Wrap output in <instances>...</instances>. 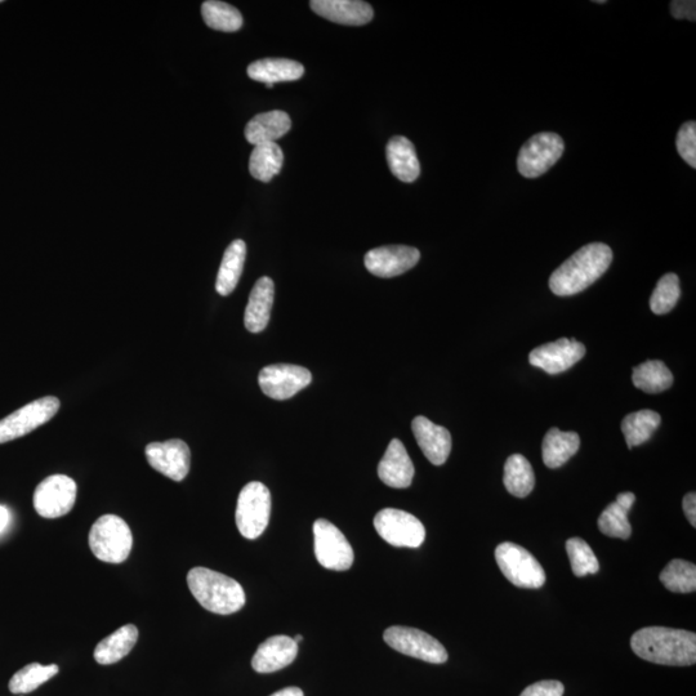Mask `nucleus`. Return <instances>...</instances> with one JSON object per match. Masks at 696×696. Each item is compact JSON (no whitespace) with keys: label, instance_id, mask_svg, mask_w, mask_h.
Listing matches in <instances>:
<instances>
[{"label":"nucleus","instance_id":"c756f323","mask_svg":"<svg viewBox=\"0 0 696 696\" xmlns=\"http://www.w3.org/2000/svg\"><path fill=\"white\" fill-rule=\"evenodd\" d=\"M632 382L646 394H659L671 388L673 374L660 360H649L633 369Z\"/></svg>","mask_w":696,"mask_h":696},{"label":"nucleus","instance_id":"c9c22d12","mask_svg":"<svg viewBox=\"0 0 696 696\" xmlns=\"http://www.w3.org/2000/svg\"><path fill=\"white\" fill-rule=\"evenodd\" d=\"M566 552H568L571 569L575 577H586L588 574L599 573V560L592 551L590 544L580 538H571L566 542Z\"/></svg>","mask_w":696,"mask_h":696},{"label":"nucleus","instance_id":"f3484780","mask_svg":"<svg viewBox=\"0 0 696 696\" xmlns=\"http://www.w3.org/2000/svg\"><path fill=\"white\" fill-rule=\"evenodd\" d=\"M412 430L428 461L435 466H441L448 461L452 452V435L445 427L437 426L430 419L419 416L413 419Z\"/></svg>","mask_w":696,"mask_h":696},{"label":"nucleus","instance_id":"6e6552de","mask_svg":"<svg viewBox=\"0 0 696 696\" xmlns=\"http://www.w3.org/2000/svg\"><path fill=\"white\" fill-rule=\"evenodd\" d=\"M374 528L379 537L394 547H421L426 539V529L416 516L410 513L385 508L374 517Z\"/></svg>","mask_w":696,"mask_h":696},{"label":"nucleus","instance_id":"2eb2a0df","mask_svg":"<svg viewBox=\"0 0 696 696\" xmlns=\"http://www.w3.org/2000/svg\"><path fill=\"white\" fill-rule=\"evenodd\" d=\"M421 260L417 248L408 245H387L365 254V267L378 278L390 279L412 270Z\"/></svg>","mask_w":696,"mask_h":696},{"label":"nucleus","instance_id":"72a5a7b5","mask_svg":"<svg viewBox=\"0 0 696 696\" xmlns=\"http://www.w3.org/2000/svg\"><path fill=\"white\" fill-rule=\"evenodd\" d=\"M60 671L56 664L51 666H42L39 663H31L20 669L15 676L11 678L10 691L12 694H29L31 691L37 690L38 687L46 684L47 681L55 677Z\"/></svg>","mask_w":696,"mask_h":696},{"label":"nucleus","instance_id":"dca6fc26","mask_svg":"<svg viewBox=\"0 0 696 696\" xmlns=\"http://www.w3.org/2000/svg\"><path fill=\"white\" fill-rule=\"evenodd\" d=\"M586 355V346L575 339L561 338L559 341L534 348L529 363L548 374H560L577 364Z\"/></svg>","mask_w":696,"mask_h":696},{"label":"nucleus","instance_id":"393cba45","mask_svg":"<svg viewBox=\"0 0 696 696\" xmlns=\"http://www.w3.org/2000/svg\"><path fill=\"white\" fill-rule=\"evenodd\" d=\"M635 502L636 495L633 493L618 494L617 501L610 503L597 521L600 532L611 538L628 539L631 537L632 528L628 521V512L631 511Z\"/></svg>","mask_w":696,"mask_h":696},{"label":"nucleus","instance_id":"20e7f679","mask_svg":"<svg viewBox=\"0 0 696 696\" xmlns=\"http://www.w3.org/2000/svg\"><path fill=\"white\" fill-rule=\"evenodd\" d=\"M133 535L122 517L105 515L93 524L89 547L98 560L122 564L131 555Z\"/></svg>","mask_w":696,"mask_h":696},{"label":"nucleus","instance_id":"a878e982","mask_svg":"<svg viewBox=\"0 0 696 696\" xmlns=\"http://www.w3.org/2000/svg\"><path fill=\"white\" fill-rule=\"evenodd\" d=\"M138 640V629L133 624H127L111 633L96 646L95 660L102 666H109L126 658L135 648Z\"/></svg>","mask_w":696,"mask_h":696},{"label":"nucleus","instance_id":"cd10ccee","mask_svg":"<svg viewBox=\"0 0 696 696\" xmlns=\"http://www.w3.org/2000/svg\"><path fill=\"white\" fill-rule=\"evenodd\" d=\"M245 258H247V245L243 240H235L223 254L220 271H218L216 290L221 296H229L234 292L240 278H242Z\"/></svg>","mask_w":696,"mask_h":696},{"label":"nucleus","instance_id":"aec40b11","mask_svg":"<svg viewBox=\"0 0 696 696\" xmlns=\"http://www.w3.org/2000/svg\"><path fill=\"white\" fill-rule=\"evenodd\" d=\"M378 476L390 488L405 489L412 485L414 464L405 446L394 439L378 464Z\"/></svg>","mask_w":696,"mask_h":696},{"label":"nucleus","instance_id":"58836bf2","mask_svg":"<svg viewBox=\"0 0 696 696\" xmlns=\"http://www.w3.org/2000/svg\"><path fill=\"white\" fill-rule=\"evenodd\" d=\"M564 693L565 687L560 681H541L526 687L520 696H562Z\"/></svg>","mask_w":696,"mask_h":696},{"label":"nucleus","instance_id":"473e14b6","mask_svg":"<svg viewBox=\"0 0 696 696\" xmlns=\"http://www.w3.org/2000/svg\"><path fill=\"white\" fill-rule=\"evenodd\" d=\"M202 15L205 24L209 28L225 33H235L242 29L243 16L235 7L230 4L208 0L202 6Z\"/></svg>","mask_w":696,"mask_h":696},{"label":"nucleus","instance_id":"79ce46f5","mask_svg":"<svg viewBox=\"0 0 696 696\" xmlns=\"http://www.w3.org/2000/svg\"><path fill=\"white\" fill-rule=\"evenodd\" d=\"M8 524H10V511L4 506H0V533L6 530Z\"/></svg>","mask_w":696,"mask_h":696},{"label":"nucleus","instance_id":"a211bd4d","mask_svg":"<svg viewBox=\"0 0 696 696\" xmlns=\"http://www.w3.org/2000/svg\"><path fill=\"white\" fill-rule=\"evenodd\" d=\"M312 11L336 24L361 26L373 20L370 4L360 0H312Z\"/></svg>","mask_w":696,"mask_h":696},{"label":"nucleus","instance_id":"e433bc0d","mask_svg":"<svg viewBox=\"0 0 696 696\" xmlns=\"http://www.w3.org/2000/svg\"><path fill=\"white\" fill-rule=\"evenodd\" d=\"M681 297L680 279L676 274H666L658 281L650 298V309L655 315H666L675 309Z\"/></svg>","mask_w":696,"mask_h":696},{"label":"nucleus","instance_id":"39448f33","mask_svg":"<svg viewBox=\"0 0 696 696\" xmlns=\"http://www.w3.org/2000/svg\"><path fill=\"white\" fill-rule=\"evenodd\" d=\"M271 493L258 481L244 486L236 506V525L240 534L247 539H257L265 532L271 515Z\"/></svg>","mask_w":696,"mask_h":696},{"label":"nucleus","instance_id":"f8f14e48","mask_svg":"<svg viewBox=\"0 0 696 696\" xmlns=\"http://www.w3.org/2000/svg\"><path fill=\"white\" fill-rule=\"evenodd\" d=\"M78 488L69 476L53 475L44 479L34 492V508L44 519L68 515L77 501Z\"/></svg>","mask_w":696,"mask_h":696},{"label":"nucleus","instance_id":"9b49d317","mask_svg":"<svg viewBox=\"0 0 696 696\" xmlns=\"http://www.w3.org/2000/svg\"><path fill=\"white\" fill-rule=\"evenodd\" d=\"M314 538L316 559L325 569L345 571L354 564L355 555L351 544L332 522L316 520Z\"/></svg>","mask_w":696,"mask_h":696},{"label":"nucleus","instance_id":"f03ea898","mask_svg":"<svg viewBox=\"0 0 696 696\" xmlns=\"http://www.w3.org/2000/svg\"><path fill=\"white\" fill-rule=\"evenodd\" d=\"M613 251L604 243L584 245L568 261L562 263L550 278L553 294L560 297L574 296L591 287L609 270Z\"/></svg>","mask_w":696,"mask_h":696},{"label":"nucleus","instance_id":"9d476101","mask_svg":"<svg viewBox=\"0 0 696 696\" xmlns=\"http://www.w3.org/2000/svg\"><path fill=\"white\" fill-rule=\"evenodd\" d=\"M383 638L390 648L408 657L432 664H443L448 660V651L444 646L421 629L390 627L383 633Z\"/></svg>","mask_w":696,"mask_h":696},{"label":"nucleus","instance_id":"1a4fd4ad","mask_svg":"<svg viewBox=\"0 0 696 696\" xmlns=\"http://www.w3.org/2000/svg\"><path fill=\"white\" fill-rule=\"evenodd\" d=\"M564 150V140L556 133H538L521 147L517 168L526 178L541 177L559 162Z\"/></svg>","mask_w":696,"mask_h":696},{"label":"nucleus","instance_id":"412c9836","mask_svg":"<svg viewBox=\"0 0 696 696\" xmlns=\"http://www.w3.org/2000/svg\"><path fill=\"white\" fill-rule=\"evenodd\" d=\"M274 298V281L263 276L254 285L251 296H249L247 309H245L244 324L249 332L260 333L269 325Z\"/></svg>","mask_w":696,"mask_h":696},{"label":"nucleus","instance_id":"4be33fe9","mask_svg":"<svg viewBox=\"0 0 696 696\" xmlns=\"http://www.w3.org/2000/svg\"><path fill=\"white\" fill-rule=\"evenodd\" d=\"M292 120L285 111L274 110L254 116L245 127L244 135L253 146L271 144L287 135Z\"/></svg>","mask_w":696,"mask_h":696},{"label":"nucleus","instance_id":"4468645a","mask_svg":"<svg viewBox=\"0 0 696 696\" xmlns=\"http://www.w3.org/2000/svg\"><path fill=\"white\" fill-rule=\"evenodd\" d=\"M145 453L150 466L168 479L180 483L189 475L191 452L185 441L173 439L151 443L146 446Z\"/></svg>","mask_w":696,"mask_h":696},{"label":"nucleus","instance_id":"2f4dec72","mask_svg":"<svg viewBox=\"0 0 696 696\" xmlns=\"http://www.w3.org/2000/svg\"><path fill=\"white\" fill-rule=\"evenodd\" d=\"M660 423H662V418L654 410L646 409L628 414L622 422V431L626 437L628 448H635V446L650 440V437L658 430Z\"/></svg>","mask_w":696,"mask_h":696},{"label":"nucleus","instance_id":"a19ab883","mask_svg":"<svg viewBox=\"0 0 696 696\" xmlns=\"http://www.w3.org/2000/svg\"><path fill=\"white\" fill-rule=\"evenodd\" d=\"M682 506H684V511L686 513L687 520H689L691 526L693 528H696V495L695 493H689L685 495L684 502H682Z\"/></svg>","mask_w":696,"mask_h":696},{"label":"nucleus","instance_id":"bb28decb","mask_svg":"<svg viewBox=\"0 0 696 696\" xmlns=\"http://www.w3.org/2000/svg\"><path fill=\"white\" fill-rule=\"evenodd\" d=\"M580 437L577 432H562L551 428L543 440V462L548 468H560L578 453Z\"/></svg>","mask_w":696,"mask_h":696},{"label":"nucleus","instance_id":"37998d69","mask_svg":"<svg viewBox=\"0 0 696 696\" xmlns=\"http://www.w3.org/2000/svg\"><path fill=\"white\" fill-rule=\"evenodd\" d=\"M271 696H305L303 695V691L301 689H298V687H287V689H283L278 691V693L272 694Z\"/></svg>","mask_w":696,"mask_h":696},{"label":"nucleus","instance_id":"c85d7f7f","mask_svg":"<svg viewBox=\"0 0 696 696\" xmlns=\"http://www.w3.org/2000/svg\"><path fill=\"white\" fill-rule=\"evenodd\" d=\"M504 486L513 497L525 498L533 492L535 475L532 464L521 454H513L504 464Z\"/></svg>","mask_w":696,"mask_h":696},{"label":"nucleus","instance_id":"b1692460","mask_svg":"<svg viewBox=\"0 0 696 696\" xmlns=\"http://www.w3.org/2000/svg\"><path fill=\"white\" fill-rule=\"evenodd\" d=\"M386 153L388 167L397 180L406 184L417 180L421 174V164H419L416 149L408 138L400 136L391 138Z\"/></svg>","mask_w":696,"mask_h":696},{"label":"nucleus","instance_id":"ddd939ff","mask_svg":"<svg viewBox=\"0 0 696 696\" xmlns=\"http://www.w3.org/2000/svg\"><path fill=\"white\" fill-rule=\"evenodd\" d=\"M311 382L310 370L292 364L269 365L258 376L263 394L274 400H288Z\"/></svg>","mask_w":696,"mask_h":696},{"label":"nucleus","instance_id":"0eeeda50","mask_svg":"<svg viewBox=\"0 0 696 696\" xmlns=\"http://www.w3.org/2000/svg\"><path fill=\"white\" fill-rule=\"evenodd\" d=\"M60 400L46 396L22 406L11 416L0 419V444L20 439L40 426L46 425L60 410Z\"/></svg>","mask_w":696,"mask_h":696},{"label":"nucleus","instance_id":"7ed1b4c3","mask_svg":"<svg viewBox=\"0 0 696 696\" xmlns=\"http://www.w3.org/2000/svg\"><path fill=\"white\" fill-rule=\"evenodd\" d=\"M187 584L196 601L214 614L238 613L247 601L239 582L211 569H191L187 574Z\"/></svg>","mask_w":696,"mask_h":696},{"label":"nucleus","instance_id":"f257e3e1","mask_svg":"<svg viewBox=\"0 0 696 696\" xmlns=\"http://www.w3.org/2000/svg\"><path fill=\"white\" fill-rule=\"evenodd\" d=\"M633 653L646 662L687 667L696 663L694 632L667 627H646L631 638Z\"/></svg>","mask_w":696,"mask_h":696},{"label":"nucleus","instance_id":"c03bdc74","mask_svg":"<svg viewBox=\"0 0 696 696\" xmlns=\"http://www.w3.org/2000/svg\"><path fill=\"white\" fill-rule=\"evenodd\" d=\"M302 640H303V637L301 635H298L296 638H294V641H296L297 644H298V642H301Z\"/></svg>","mask_w":696,"mask_h":696},{"label":"nucleus","instance_id":"7c9ffc66","mask_svg":"<svg viewBox=\"0 0 696 696\" xmlns=\"http://www.w3.org/2000/svg\"><path fill=\"white\" fill-rule=\"evenodd\" d=\"M283 163V150L276 142L254 146L249 159V172L258 181L270 182L272 178L278 176Z\"/></svg>","mask_w":696,"mask_h":696},{"label":"nucleus","instance_id":"a18cd8bd","mask_svg":"<svg viewBox=\"0 0 696 696\" xmlns=\"http://www.w3.org/2000/svg\"><path fill=\"white\" fill-rule=\"evenodd\" d=\"M595 3H597V4H605L606 2H605V0H596Z\"/></svg>","mask_w":696,"mask_h":696},{"label":"nucleus","instance_id":"ea45409f","mask_svg":"<svg viewBox=\"0 0 696 696\" xmlns=\"http://www.w3.org/2000/svg\"><path fill=\"white\" fill-rule=\"evenodd\" d=\"M671 13L676 20L696 21V2L694 0H675L671 3Z\"/></svg>","mask_w":696,"mask_h":696},{"label":"nucleus","instance_id":"4c0bfd02","mask_svg":"<svg viewBox=\"0 0 696 696\" xmlns=\"http://www.w3.org/2000/svg\"><path fill=\"white\" fill-rule=\"evenodd\" d=\"M677 151L691 168H696V123L687 122L677 133Z\"/></svg>","mask_w":696,"mask_h":696},{"label":"nucleus","instance_id":"f704fd0d","mask_svg":"<svg viewBox=\"0 0 696 696\" xmlns=\"http://www.w3.org/2000/svg\"><path fill=\"white\" fill-rule=\"evenodd\" d=\"M659 578L671 592L691 593L696 590V568L691 562L673 560L660 573Z\"/></svg>","mask_w":696,"mask_h":696},{"label":"nucleus","instance_id":"6ab92c4d","mask_svg":"<svg viewBox=\"0 0 696 696\" xmlns=\"http://www.w3.org/2000/svg\"><path fill=\"white\" fill-rule=\"evenodd\" d=\"M298 655V644L288 636L267 638L254 654L252 667L258 673L278 672L290 666Z\"/></svg>","mask_w":696,"mask_h":696},{"label":"nucleus","instance_id":"423d86ee","mask_svg":"<svg viewBox=\"0 0 696 696\" xmlns=\"http://www.w3.org/2000/svg\"><path fill=\"white\" fill-rule=\"evenodd\" d=\"M495 560L504 577L513 586L520 588H541L546 583V571L528 550L519 544L506 542L495 550Z\"/></svg>","mask_w":696,"mask_h":696},{"label":"nucleus","instance_id":"5701e85b","mask_svg":"<svg viewBox=\"0 0 696 696\" xmlns=\"http://www.w3.org/2000/svg\"><path fill=\"white\" fill-rule=\"evenodd\" d=\"M305 68L300 62L288 58H263L249 65V78L274 87L275 83L294 82L302 78Z\"/></svg>","mask_w":696,"mask_h":696},{"label":"nucleus","instance_id":"49530a36","mask_svg":"<svg viewBox=\"0 0 696 696\" xmlns=\"http://www.w3.org/2000/svg\"><path fill=\"white\" fill-rule=\"evenodd\" d=\"M0 3H2V2H0Z\"/></svg>","mask_w":696,"mask_h":696}]
</instances>
